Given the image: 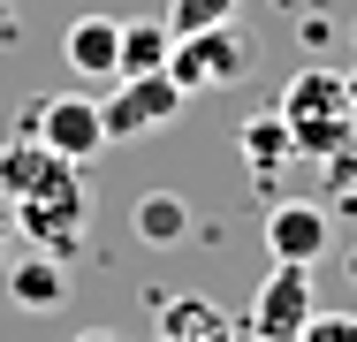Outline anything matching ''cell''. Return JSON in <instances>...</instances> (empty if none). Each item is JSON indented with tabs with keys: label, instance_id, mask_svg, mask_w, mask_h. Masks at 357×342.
I'll return each instance as SVG.
<instances>
[{
	"label": "cell",
	"instance_id": "14",
	"mask_svg": "<svg viewBox=\"0 0 357 342\" xmlns=\"http://www.w3.org/2000/svg\"><path fill=\"white\" fill-rule=\"evenodd\" d=\"M243 15V0H167V38H190V31H220V23H236Z\"/></svg>",
	"mask_w": 357,
	"mask_h": 342
},
{
	"label": "cell",
	"instance_id": "10",
	"mask_svg": "<svg viewBox=\"0 0 357 342\" xmlns=\"http://www.w3.org/2000/svg\"><path fill=\"white\" fill-rule=\"evenodd\" d=\"M8 297H15L23 312H54V304L69 297V274H61V259H54V251L15 259V267H8Z\"/></svg>",
	"mask_w": 357,
	"mask_h": 342
},
{
	"label": "cell",
	"instance_id": "9",
	"mask_svg": "<svg viewBox=\"0 0 357 342\" xmlns=\"http://www.w3.org/2000/svg\"><path fill=\"white\" fill-rule=\"evenodd\" d=\"M69 76H122V15H76L61 31Z\"/></svg>",
	"mask_w": 357,
	"mask_h": 342
},
{
	"label": "cell",
	"instance_id": "11",
	"mask_svg": "<svg viewBox=\"0 0 357 342\" xmlns=\"http://www.w3.org/2000/svg\"><path fill=\"white\" fill-rule=\"evenodd\" d=\"M282 160H296L282 114H251V122H243V168H251V183L274 191V183H282Z\"/></svg>",
	"mask_w": 357,
	"mask_h": 342
},
{
	"label": "cell",
	"instance_id": "8",
	"mask_svg": "<svg viewBox=\"0 0 357 342\" xmlns=\"http://www.w3.org/2000/svg\"><path fill=\"white\" fill-rule=\"evenodd\" d=\"M152 342H243V320H228L213 297L183 289V297H167L152 312Z\"/></svg>",
	"mask_w": 357,
	"mask_h": 342
},
{
	"label": "cell",
	"instance_id": "1",
	"mask_svg": "<svg viewBox=\"0 0 357 342\" xmlns=\"http://www.w3.org/2000/svg\"><path fill=\"white\" fill-rule=\"evenodd\" d=\"M0 198H8V221L38 244V251H76V236H84V213H91V198H84V168L76 160H61L46 137H8L0 144Z\"/></svg>",
	"mask_w": 357,
	"mask_h": 342
},
{
	"label": "cell",
	"instance_id": "4",
	"mask_svg": "<svg viewBox=\"0 0 357 342\" xmlns=\"http://www.w3.org/2000/svg\"><path fill=\"white\" fill-rule=\"evenodd\" d=\"M99 114H107V144H137V137L167 130V122L183 114V84H175L167 68H152V76H114V91L99 99Z\"/></svg>",
	"mask_w": 357,
	"mask_h": 342
},
{
	"label": "cell",
	"instance_id": "12",
	"mask_svg": "<svg viewBox=\"0 0 357 342\" xmlns=\"http://www.w3.org/2000/svg\"><path fill=\"white\" fill-rule=\"evenodd\" d=\"M130 228H137V244L167 251V244H183V236H190V205L175 198V191H144V198L130 205Z\"/></svg>",
	"mask_w": 357,
	"mask_h": 342
},
{
	"label": "cell",
	"instance_id": "2",
	"mask_svg": "<svg viewBox=\"0 0 357 342\" xmlns=\"http://www.w3.org/2000/svg\"><path fill=\"white\" fill-rule=\"evenodd\" d=\"M274 114H282L296 160H335V152L357 144V114H350L342 68H296L282 84V99H274Z\"/></svg>",
	"mask_w": 357,
	"mask_h": 342
},
{
	"label": "cell",
	"instance_id": "15",
	"mask_svg": "<svg viewBox=\"0 0 357 342\" xmlns=\"http://www.w3.org/2000/svg\"><path fill=\"white\" fill-rule=\"evenodd\" d=\"M319 175H327V191H319V198L357 205V144H350V152H335V160H319Z\"/></svg>",
	"mask_w": 357,
	"mask_h": 342
},
{
	"label": "cell",
	"instance_id": "19",
	"mask_svg": "<svg viewBox=\"0 0 357 342\" xmlns=\"http://www.w3.org/2000/svg\"><path fill=\"white\" fill-rule=\"evenodd\" d=\"M0 244H8V198H0Z\"/></svg>",
	"mask_w": 357,
	"mask_h": 342
},
{
	"label": "cell",
	"instance_id": "7",
	"mask_svg": "<svg viewBox=\"0 0 357 342\" xmlns=\"http://www.w3.org/2000/svg\"><path fill=\"white\" fill-rule=\"evenodd\" d=\"M327 244H335L327 205H312V198H274L266 205V251H274V267H319Z\"/></svg>",
	"mask_w": 357,
	"mask_h": 342
},
{
	"label": "cell",
	"instance_id": "5",
	"mask_svg": "<svg viewBox=\"0 0 357 342\" xmlns=\"http://www.w3.org/2000/svg\"><path fill=\"white\" fill-rule=\"evenodd\" d=\"M312 312H319V297H312V267H274L266 281H259V297H251L243 335H251V342H296Z\"/></svg>",
	"mask_w": 357,
	"mask_h": 342
},
{
	"label": "cell",
	"instance_id": "13",
	"mask_svg": "<svg viewBox=\"0 0 357 342\" xmlns=\"http://www.w3.org/2000/svg\"><path fill=\"white\" fill-rule=\"evenodd\" d=\"M167 23L160 15H144V23H122V76H152V68H167Z\"/></svg>",
	"mask_w": 357,
	"mask_h": 342
},
{
	"label": "cell",
	"instance_id": "17",
	"mask_svg": "<svg viewBox=\"0 0 357 342\" xmlns=\"http://www.w3.org/2000/svg\"><path fill=\"white\" fill-rule=\"evenodd\" d=\"M69 342H122V335H107V327H84V335H69Z\"/></svg>",
	"mask_w": 357,
	"mask_h": 342
},
{
	"label": "cell",
	"instance_id": "3",
	"mask_svg": "<svg viewBox=\"0 0 357 342\" xmlns=\"http://www.w3.org/2000/svg\"><path fill=\"white\" fill-rule=\"evenodd\" d=\"M167 76L183 84V99H190V91H228V84L251 76V38H243L236 23H220V31H190V38L167 46Z\"/></svg>",
	"mask_w": 357,
	"mask_h": 342
},
{
	"label": "cell",
	"instance_id": "16",
	"mask_svg": "<svg viewBox=\"0 0 357 342\" xmlns=\"http://www.w3.org/2000/svg\"><path fill=\"white\" fill-rule=\"evenodd\" d=\"M296 342H357V312H312Z\"/></svg>",
	"mask_w": 357,
	"mask_h": 342
},
{
	"label": "cell",
	"instance_id": "18",
	"mask_svg": "<svg viewBox=\"0 0 357 342\" xmlns=\"http://www.w3.org/2000/svg\"><path fill=\"white\" fill-rule=\"evenodd\" d=\"M342 84H350V114H357V61H350V68H342Z\"/></svg>",
	"mask_w": 357,
	"mask_h": 342
},
{
	"label": "cell",
	"instance_id": "20",
	"mask_svg": "<svg viewBox=\"0 0 357 342\" xmlns=\"http://www.w3.org/2000/svg\"><path fill=\"white\" fill-rule=\"evenodd\" d=\"M243 342H251V335H243Z\"/></svg>",
	"mask_w": 357,
	"mask_h": 342
},
{
	"label": "cell",
	"instance_id": "6",
	"mask_svg": "<svg viewBox=\"0 0 357 342\" xmlns=\"http://www.w3.org/2000/svg\"><path fill=\"white\" fill-rule=\"evenodd\" d=\"M31 137H46L61 160H91V152H107V114H99V99L91 91H61V99H38L31 107V122H23Z\"/></svg>",
	"mask_w": 357,
	"mask_h": 342
}]
</instances>
